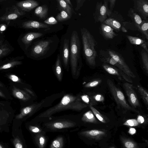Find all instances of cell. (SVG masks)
<instances>
[{
    "label": "cell",
    "mask_w": 148,
    "mask_h": 148,
    "mask_svg": "<svg viewBox=\"0 0 148 148\" xmlns=\"http://www.w3.org/2000/svg\"><path fill=\"white\" fill-rule=\"evenodd\" d=\"M87 107L78 96L67 94L64 96L58 104L41 113L38 117L39 118L49 117L57 112L67 110L80 111Z\"/></svg>",
    "instance_id": "cell-1"
},
{
    "label": "cell",
    "mask_w": 148,
    "mask_h": 148,
    "mask_svg": "<svg viewBox=\"0 0 148 148\" xmlns=\"http://www.w3.org/2000/svg\"><path fill=\"white\" fill-rule=\"evenodd\" d=\"M80 49L81 42L78 33L73 31L70 42V62L72 75L75 78L79 76L82 65Z\"/></svg>",
    "instance_id": "cell-2"
},
{
    "label": "cell",
    "mask_w": 148,
    "mask_h": 148,
    "mask_svg": "<svg viewBox=\"0 0 148 148\" xmlns=\"http://www.w3.org/2000/svg\"><path fill=\"white\" fill-rule=\"evenodd\" d=\"M81 33L84 56L88 64L92 66L96 65L97 52L95 49V40L89 31L81 28Z\"/></svg>",
    "instance_id": "cell-3"
},
{
    "label": "cell",
    "mask_w": 148,
    "mask_h": 148,
    "mask_svg": "<svg viewBox=\"0 0 148 148\" xmlns=\"http://www.w3.org/2000/svg\"><path fill=\"white\" fill-rule=\"evenodd\" d=\"M107 83L110 92L118 106L125 110L139 113L138 111L128 104L123 92L116 86L112 80L108 79L107 80Z\"/></svg>",
    "instance_id": "cell-4"
},
{
    "label": "cell",
    "mask_w": 148,
    "mask_h": 148,
    "mask_svg": "<svg viewBox=\"0 0 148 148\" xmlns=\"http://www.w3.org/2000/svg\"><path fill=\"white\" fill-rule=\"evenodd\" d=\"M108 2L109 0H104L103 3H98L95 13L96 21L103 22L111 14L112 12L108 7Z\"/></svg>",
    "instance_id": "cell-5"
},
{
    "label": "cell",
    "mask_w": 148,
    "mask_h": 148,
    "mask_svg": "<svg viewBox=\"0 0 148 148\" xmlns=\"http://www.w3.org/2000/svg\"><path fill=\"white\" fill-rule=\"evenodd\" d=\"M110 55L123 68V72L129 77L134 78L136 76L125 62L123 57L118 53L111 49H107Z\"/></svg>",
    "instance_id": "cell-6"
},
{
    "label": "cell",
    "mask_w": 148,
    "mask_h": 148,
    "mask_svg": "<svg viewBox=\"0 0 148 148\" xmlns=\"http://www.w3.org/2000/svg\"><path fill=\"white\" fill-rule=\"evenodd\" d=\"M123 86L131 106L135 108L139 107V102L133 85L128 82H125Z\"/></svg>",
    "instance_id": "cell-7"
},
{
    "label": "cell",
    "mask_w": 148,
    "mask_h": 148,
    "mask_svg": "<svg viewBox=\"0 0 148 148\" xmlns=\"http://www.w3.org/2000/svg\"><path fill=\"white\" fill-rule=\"evenodd\" d=\"M25 13L19 10L18 8L14 5L7 8L5 12L0 18L2 21H9L15 19L24 15Z\"/></svg>",
    "instance_id": "cell-8"
},
{
    "label": "cell",
    "mask_w": 148,
    "mask_h": 148,
    "mask_svg": "<svg viewBox=\"0 0 148 148\" xmlns=\"http://www.w3.org/2000/svg\"><path fill=\"white\" fill-rule=\"evenodd\" d=\"M134 11L142 18H148V2L144 0L134 1Z\"/></svg>",
    "instance_id": "cell-9"
},
{
    "label": "cell",
    "mask_w": 148,
    "mask_h": 148,
    "mask_svg": "<svg viewBox=\"0 0 148 148\" xmlns=\"http://www.w3.org/2000/svg\"><path fill=\"white\" fill-rule=\"evenodd\" d=\"M45 101L38 103L34 104L22 108L20 113L16 117L18 119H21L27 116H31L38 110L42 107Z\"/></svg>",
    "instance_id": "cell-10"
},
{
    "label": "cell",
    "mask_w": 148,
    "mask_h": 148,
    "mask_svg": "<svg viewBox=\"0 0 148 148\" xmlns=\"http://www.w3.org/2000/svg\"><path fill=\"white\" fill-rule=\"evenodd\" d=\"M76 125L75 122L66 120H56L45 124L48 128L53 130L72 127Z\"/></svg>",
    "instance_id": "cell-11"
},
{
    "label": "cell",
    "mask_w": 148,
    "mask_h": 148,
    "mask_svg": "<svg viewBox=\"0 0 148 148\" xmlns=\"http://www.w3.org/2000/svg\"><path fill=\"white\" fill-rule=\"evenodd\" d=\"M50 41L49 40H42L35 45L32 49L31 52L36 56H41L49 49Z\"/></svg>",
    "instance_id": "cell-12"
},
{
    "label": "cell",
    "mask_w": 148,
    "mask_h": 148,
    "mask_svg": "<svg viewBox=\"0 0 148 148\" xmlns=\"http://www.w3.org/2000/svg\"><path fill=\"white\" fill-rule=\"evenodd\" d=\"M80 134L85 137L99 140L105 136L106 132L103 130H92L82 132Z\"/></svg>",
    "instance_id": "cell-13"
},
{
    "label": "cell",
    "mask_w": 148,
    "mask_h": 148,
    "mask_svg": "<svg viewBox=\"0 0 148 148\" xmlns=\"http://www.w3.org/2000/svg\"><path fill=\"white\" fill-rule=\"evenodd\" d=\"M38 2L33 0H29L18 2L16 5L21 10L26 11L31 10L38 5Z\"/></svg>",
    "instance_id": "cell-14"
},
{
    "label": "cell",
    "mask_w": 148,
    "mask_h": 148,
    "mask_svg": "<svg viewBox=\"0 0 148 148\" xmlns=\"http://www.w3.org/2000/svg\"><path fill=\"white\" fill-rule=\"evenodd\" d=\"M12 93L15 97L24 101H26L30 99L31 97L25 90H20L14 86L12 89Z\"/></svg>",
    "instance_id": "cell-15"
},
{
    "label": "cell",
    "mask_w": 148,
    "mask_h": 148,
    "mask_svg": "<svg viewBox=\"0 0 148 148\" xmlns=\"http://www.w3.org/2000/svg\"><path fill=\"white\" fill-rule=\"evenodd\" d=\"M101 29L103 36L105 39H112L118 35L115 33L113 29L103 23L101 24Z\"/></svg>",
    "instance_id": "cell-16"
},
{
    "label": "cell",
    "mask_w": 148,
    "mask_h": 148,
    "mask_svg": "<svg viewBox=\"0 0 148 148\" xmlns=\"http://www.w3.org/2000/svg\"><path fill=\"white\" fill-rule=\"evenodd\" d=\"M69 40H64L62 51V59L64 66L66 69H68L69 51Z\"/></svg>",
    "instance_id": "cell-17"
},
{
    "label": "cell",
    "mask_w": 148,
    "mask_h": 148,
    "mask_svg": "<svg viewBox=\"0 0 148 148\" xmlns=\"http://www.w3.org/2000/svg\"><path fill=\"white\" fill-rule=\"evenodd\" d=\"M22 27L27 29L47 28V25L36 21H29L25 22L22 24Z\"/></svg>",
    "instance_id": "cell-18"
},
{
    "label": "cell",
    "mask_w": 148,
    "mask_h": 148,
    "mask_svg": "<svg viewBox=\"0 0 148 148\" xmlns=\"http://www.w3.org/2000/svg\"><path fill=\"white\" fill-rule=\"evenodd\" d=\"M126 37L131 44L140 45L148 53V44L145 40L138 37L129 35H127Z\"/></svg>",
    "instance_id": "cell-19"
},
{
    "label": "cell",
    "mask_w": 148,
    "mask_h": 148,
    "mask_svg": "<svg viewBox=\"0 0 148 148\" xmlns=\"http://www.w3.org/2000/svg\"><path fill=\"white\" fill-rule=\"evenodd\" d=\"M128 16L131 18L134 25L138 29L143 21L141 17L132 8H130L129 9L128 11Z\"/></svg>",
    "instance_id": "cell-20"
},
{
    "label": "cell",
    "mask_w": 148,
    "mask_h": 148,
    "mask_svg": "<svg viewBox=\"0 0 148 148\" xmlns=\"http://www.w3.org/2000/svg\"><path fill=\"white\" fill-rule=\"evenodd\" d=\"M54 71L55 75L58 79L60 82L62 78V71L59 55H58L57 58L55 63Z\"/></svg>",
    "instance_id": "cell-21"
},
{
    "label": "cell",
    "mask_w": 148,
    "mask_h": 148,
    "mask_svg": "<svg viewBox=\"0 0 148 148\" xmlns=\"http://www.w3.org/2000/svg\"><path fill=\"white\" fill-rule=\"evenodd\" d=\"M43 35L40 33L31 32L26 34L22 38V42L25 45L29 44L34 39L39 38Z\"/></svg>",
    "instance_id": "cell-22"
},
{
    "label": "cell",
    "mask_w": 148,
    "mask_h": 148,
    "mask_svg": "<svg viewBox=\"0 0 148 148\" xmlns=\"http://www.w3.org/2000/svg\"><path fill=\"white\" fill-rule=\"evenodd\" d=\"M103 23L106 24L114 29L117 31L121 30L122 27L121 23L117 20L112 18H109L106 19L103 22Z\"/></svg>",
    "instance_id": "cell-23"
},
{
    "label": "cell",
    "mask_w": 148,
    "mask_h": 148,
    "mask_svg": "<svg viewBox=\"0 0 148 148\" xmlns=\"http://www.w3.org/2000/svg\"><path fill=\"white\" fill-rule=\"evenodd\" d=\"M82 120L85 122L96 123L97 121L92 111L89 110L84 113L82 118Z\"/></svg>",
    "instance_id": "cell-24"
},
{
    "label": "cell",
    "mask_w": 148,
    "mask_h": 148,
    "mask_svg": "<svg viewBox=\"0 0 148 148\" xmlns=\"http://www.w3.org/2000/svg\"><path fill=\"white\" fill-rule=\"evenodd\" d=\"M48 8L47 5H44L37 7L35 10V14L41 19L44 18L47 16Z\"/></svg>",
    "instance_id": "cell-25"
},
{
    "label": "cell",
    "mask_w": 148,
    "mask_h": 148,
    "mask_svg": "<svg viewBox=\"0 0 148 148\" xmlns=\"http://www.w3.org/2000/svg\"><path fill=\"white\" fill-rule=\"evenodd\" d=\"M60 8L67 12L71 17L73 13L74 12L73 9L71 6L67 3L64 0H58L57 1Z\"/></svg>",
    "instance_id": "cell-26"
},
{
    "label": "cell",
    "mask_w": 148,
    "mask_h": 148,
    "mask_svg": "<svg viewBox=\"0 0 148 148\" xmlns=\"http://www.w3.org/2000/svg\"><path fill=\"white\" fill-rule=\"evenodd\" d=\"M138 29L143 34L146 38L148 40V21L143 20Z\"/></svg>",
    "instance_id": "cell-27"
},
{
    "label": "cell",
    "mask_w": 148,
    "mask_h": 148,
    "mask_svg": "<svg viewBox=\"0 0 148 148\" xmlns=\"http://www.w3.org/2000/svg\"><path fill=\"white\" fill-rule=\"evenodd\" d=\"M71 17V16L67 12L62 10L57 15L56 19L57 21L62 22L69 19Z\"/></svg>",
    "instance_id": "cell-28"
},
{
    "label": "cell",
    "mask_w": 148,
    "mask_h": 148,
    "mask_svg": "<svg viewBox=\"0 0 148 148\" xmlns=\"http://www.w3.org/2000/svg\"><path fill=\"white\" fill-rule=\"evenodd\" d=\"M63 145V138L62 137H59L53 141L50 148H62Z\"/></svg>",
    "instance_id": "cell-29"
},
{
    "label": "cell",
    "mask_w": 148,
    "mask_h": 148,
    "mask_svg": "<svg viewBox=\"0 0 148 148\" xmlns=\"http://www.w3.org/2000/svg\"><path fill=\"white\" fill-rule=\"evenodd\" d=\"M22 62L19 61H13L4 64L0 67V70L7 69L13 67L15 66L21 64Z\"/></svg>",
    "instance_id": "cell-30"
},
{
    "label": "cell",
    "mask_w": 148,
    "mask_h": 148,
    "mask_svg": "<svg viewBox=\"0 0 148 148\" xmlns=\"http://www.w3.org/2000/svg\"><path fill=\"white\" fill-rule=\"evenodd\" d=\"M89 107L94 115L99 120L103 123H106L103 116L99 111L91 105H90Z\"/></svg>",
    "instance_id": "cell-31"
},
{
    "label": "cell",
    "mask_w": 148,
    "mask_h": 148,
    "mask_svg": "<svg viewBox=\"0 0 148 148\" xmlns=\"http://www.w3.org/2000/svg\"><path fill=\"white\" fill-rule=\"evenodd\" d=\"M141 56L144 67L147 71H148V53L144 49L142 50Z\"/></svg>",
    "instance_id": "cell-32"
},
{
    "label": "cell",
    "mask_w": 148,
    "mask_h": 148,
    "mask_svg": "<svg viewBox=\"0 0 148 148\" xmlns=\"http://www.w3.org/2000/svg\"><path fill=\"white\" fill-rule=\"evenodd\" d=\"M0 41V58H1L6 56L10 50L6 45L2 44Z\"/></svg>",
    "instance_id": "cell-33"
},
{
    "label": "cell",
    "mask_w": 148,
    "mask_h": 148,
    "mask_svg": "<svg viewBox=\"0 0 148 148\" xmlns=\"http://www.w3.org/2000/svg\"><path fill=\"white\" fill-rule=\"evenodd\" d=\"M36 140L39 148H43L46 142L45 137L42 135H38L36 137Z\"/></svg>",
    "instance_id": "cell-34"
},
{
    "label": "cell",
    "mask_w": 148,
    "mask_h": 148,
    "mask_svg": "<svg viewBox=\"0 0 148 148\" xmlns=\"http://www.w3.org/2000/svg\"><path fill=\"white\" fill-rule=\"evenodd\" d=\"M102 81L101 79H96L91 81L86 84L84 87L86 88H89L95 87L99 84Z\"/></svg>",
    "instance_id": "cell-35"
},
{
    "label": "cell",
    "mask_w": 148,
    "mask_h": 148,
    "mask_svg": "<svg viewBox=\"0 0 148 148\" xmlns=\"http://www.w3.org/2000/svg\"><path fill=\"white\" fill-rule=\"evenodd\" d=\"M138 124L139 123H138L137 120L135 119H132L126 121L124 123L123 125L132 127L138 126Z\"/></svg>",
    "instance_id": "cell-36"
},
{
    "label": "cell",
    "mask_w": 148,
    "mask_h": 148,
    "mask_svg": "<svg viewBox=\"0 0 148 148\" xmlns=\"http://www.w3.org/2000/svg\"><path fill=\"white\" fill-rule=\"evenodd\" d=\"M8 78L12 82L16 83H21L20 78L15 75L11 74L8 75Z\"/></svg>",
    "instance_id": "cell-37"
},
{
    "label": "cell",
    "mask_w": 148,
    "mask_h": 148,
    "mask_svg": "<svg viewBox=\"0 0 148 148\" xmlns=\"http://www.w3.org/2000/svg\"><path fill=\"white\" fill-rule=\"evenodd\" d=\"M13 143L15 148H23L21 141L18 138H15L14 139Z\"/></svg>",
    "instance_id": "cell-38"
},
{
    "label": "cell",
    "mask_w": 148,
    "mask_h": 148,
    "mask_svg": "<svg viewBox=\"0 0 148 148\" xmlns=\"http://www.w3.org/2000/svg\"><path fill=\"white\" fill-rule=\"evenodd\" d=\"M44 23L49 25H53L57 23L58 21L54 17H51L44 21Z\"/></svg>",
    "instance_id": "cell-39"
},
{
    "label": "cell",
    "mask_w": 148,
    "mask_h": 148,
    "mask_svg": "<svg viewBox=\"0 0 148 148\" xmlns=\"http://www.w3.org/2000/svg\"><path fill=\"white\" fill-rule=\"evenodd\" d=\"M123 144L126 148H134L135 145L134 143L130 141L123 140Z\"/></svg>",
    "instance_id": "cell-40"
},
{
    "label": "cell",
    "mask_w": 148,
    "mask_h": 148,
    "mask_svg": "<svg viewBox=\"0 0 148 148\" xmlns=\"http://www.w3.org/2000/svg\"><path fill=\"white\" fill-rule=\"evenodd\" d=\"M93 98L97 101L98 102H103L104 100V97L101 95L98 94L95 95L93 96Z\"/></svg>",
    "instance_id": "cell-41"
},
{
    "label": "cell",
    "mask_w": 148,
    "mask_h": 148,
    "mask_svg": "<svg viewBox=\"0 0 148 148\" xmlns=\"http://www.w3.org/2000/svg\"><path fill=\"white\" fill-rule=\"evenodd\" d=\"M29 128L31 132L34 133H38L41 131V130L39 128L35 126H29Z\"/></svg>",
    "instance_id": "cell-42"
},
{
    "label": "cell",
    "mask_w": 148,
    "mask_h": 148,
    "mask_svg": "<svg viewBox=\"0 0 148 148\" xmlns=\"http://www.w3.org/2000/svg\"><path fill=\"white\" fill-rule=\"evenodd\" d=\"M76 1L77 5L75 9L76 11H77L82 7L85 0H77Z\"/></svg>",
    "instance_id": "cell-43"
},
{
    "label": "cell",
    "mask_w": 148,
    "mask_h": 148,
    "mask_svg": "<svg viewBox=\"0 0 148 148\" xmlns=\"http://www.w3.org/2000/svg\"><path fill=\"white\" fill-rule=\"evenodd\" d=\"M81 98L82 100L85 103L89 104L90 99L89 96L86 95H84L81 96Z\"/></svg>",
    "instance_id": "cell-44"
},
{
    "label": "cell",
    "mask_w": 148,
    "mask_h": 148,
    "mask_svg": "<svg viewBox=\"0 0 148 148\" xmlns=\"http://www.w3.org/2000/svg\"><path fill=\"white\" fill-rule=\"evenodd\" d=\"M116 1V0H109V2L110 3L109 9L111 12L114 7Z\"/></svg>",
    "instance_id": "cell-45"
},
{
    "label": "cell",
    "mask_w": 148,
    "mask_h": 148,
    "mask_svg": "<svg viewBox=\"0 0 148 148\" xmlns=\"http://www.w3.org/2000/svg\"><path fill=\"white\" fill-rule=\"evenodd\" d=\"M137 120L139 123L142 124L144 123V119L142 116L139 115L137 117Z\"/></svg>",
    "instance_id": "cell-46"
},
{
    "label": "cell",
    "mask_w": 148,
    "mask_h": 148,
    "mask_svg": "<svg viewBox=\"0 0 148 148\" xmlns=\"http://www.w3.org/2000/svg\"><path fill=\"white\" fill-rule=\"evenodd\" d=\"M128 133L131 135H133L136 133V130L134 128H131L129 130Z\"/></svg>",
    "instance_id": "cell-47"
},
{
    "label": "cell",
    "mask_w": 148,
    "mask_h": 148,
    "mask_svg": "<svg viewBox=\"0 0 148 148\" xmlns=\"http://www.w3.org/2000/svg\"><path fill=\"white\" fill-rule=\"evenodd\" d=\"M24 90H25L26 92H27L29 95H30L33 96H35V95L34 93L33 92H32V91L30 89L27 88H24Z\"/></svg>",
    "instance_id": "cell-48"
},
{
    "label": "cell",
    "mask_w": 148,
    "mask_h": 148,
    "mask_svg": "<svg viewBox=\"0 0 148 148\" xmlns=\"http://www.w3.org/2000/svg\"><path fill=\"white\" fill-rule=\"evenodd\" d=\"M64 1L68 4H69L72 7V3L70 0H64Z\"/></svg>",
    "instance_id": "cell-49"
},
{
    "label": "cell",
    "mask_w": 148,
    "mask_h": 148,
    "mask_svg": "<svg viewBox=\"0 0 148 148\" xmlns=\"http://www.w3.org/2000/svg\"><path fill=\"white\" fill-rule=\"evenodd\" d=\"M0 96L2 97L5 98V95L4 94V93L1 90H0Z\"/></svg>",
    "instance_id": "cell-50"
},
{
    "label": "cell",
    "mask_w": 148,
    "mask_h": 148,
    "mask_svg": "<svg viewBox=\"0 0 148 148\" xmlns=\"http://www.w3.org/2000/svg\"><path fill=\"white\" fill-rule=\"evenodd\" d=\"M3 27V28H1V31H2L4 30L5 29V26L4 25H3V26H2V27Z\"/></svg>",
    "instance_id": "cell-51"
},
{
    "label": "cell",
    "mask_w": 148,
    "mask_h": 148,
    "mask_svg": "<svg viewBox=\"0 0 148 148\" xmlns=\"http://www.w3.org/2000/svg\"><path fill=\"white\" fill-rule=\"evenodd\" d=\"M0 148H5L1 144L0 145Z\"/></svg>",
    "instance_id": "cell-52"
},
{
    "label": "cell",
    "mask_w": 148,
    "mask_h": 148,
    "mask_svg": "<svg viewBox=\"0 0 148 148\" xmlns=\"http://www.w3.org/2000/svg\"><path fill=\"white\" fill-rule=\"evenodd\" d=\"M0 86L1 87H3V85L2 84H1V82H0Z\"/></svg>",
    "instance_id": "cell-53"
},
{
    "label": "cell",
    "mask_w": 148,
    "mask_h": 148,
    "mask_svg": "<svg viewBox=\"0 0 148 148\" xmlns=\"http://www.w3.org/2000/svg\"><path fill=\"white\" fill-rule=\"evenodd\" d=\"M109 148H115L114 147H110Z\"/></svg>",
    "instance_id": "cell-54"
},
{
    "label": "cell",
    "mask_w": 148,
    "mask_h": 148,
    "mask_svg": "<svg viewBox=\"0 0 148 148\" xmlns=\"http://www.w3.org/2000/svg\"><path fill=\"white\" fill-rule=\"evenodd\" d=\"M147 71V73H148V71Z\"/></svg>",
    "instance_id": "cell-55"
}]
</instances>
